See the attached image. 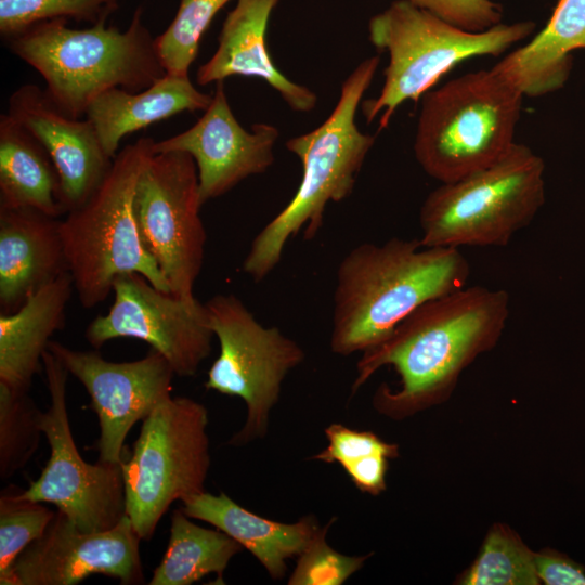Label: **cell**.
Returning <instances> with one entry per match:
<instances>
[{"instance_id":"29","label":"cell","mask_w":585,"mask_h":585,"mask_svg":"<svg viewBox=\"0 0 585 585\" xmlns=\"http://www.w3.org/2000/svg\"><path fill=\"white\" fill-rule=\"evenodd\" d=\"M119 0H0V35L6 41L31 26L52 20L92 25L106 21Z\"/></svg>"},{"instance_id":"20","label":"cell","mask_w":585,"mask_h":585,"mask_svg":"<svg viewBox=\"0 0 585 585\" xmlns=\"http://www.w3.org/2000/svg\"><path fill=\"white\" fill-rule=\"evenodd\" d=\"M182 510L191 519L205 521L221 530L249 550L273 580L287 572V560L299 557L321 525L308 515L294 523L271 520L242 507L224 492H202L182 500Z\"/></svg>"},{"instance_id":"8","label":"cell","mask_w":585,"mask_h":585,"mask_svg":"<svg viewBox=\"0 0 585 585\" xmlns=\"http://www.w3.org/2000/svg\"><path fill=\"white\" fill-rule=\"evenodd\" d=\"M545 162L514 143L497 161L459 180L441 183L419 210L427 247L506 246L545 203Z\"/></svg>"},{"instance_id":"33","label":"cell","mask_w":585,"mask_h":585,"mask_svg":"<svg viewBox=\"0 0 585 585\" xmlns=\"http://www.w3.org/2000/svg\"><path fill=\"white\" fill-rule=\"evenodd\" d=\"M469 31L486 30L503 18L500 4L492 0H407Z\"/></svg>"},{"instance_id":"30","label":"cell","mask_w":585,"mask_h":585,"mask_svg":"<svg viewBox=\"0 0 585 585\" xmlns=\"http://www.w3.org/2000/svg\"><path fill=\"white\" fill-rule=\"evenodd\" d=\"M55 512L40 502L22 499L13 487L0 495V578L20 554L43 535Z\"/></svg>"},{"instance_id":"34","label":"cell","mask_w":585,"mask_h":585,"mask_svg":"<svg viewBox=\"0 0 585 585\" xmlns=\"http://www.w3.org/2000/svg\"><path fill=\"white\" fill-rule=\"evenodd\" d=\"M537 576L546 585H585V568L566 554L545 547L535 555Z\"/></svg>"},{"instance_id":"4","label":"cell","mask_w":585,"mask_h":585,"mask_svg":"<svg viewBox=\"0 0 585 585\" xmlns=\"http://www.w3.org/2000/svg\"><path fill=\"white\" fill-rule=\"evenodd\" d=\"M379 63L377 55L361 62L342 82L327 119L286 142L288 151L301 161L302 178L291 200L257 234L243 261V271L255 283L276 268L290 237L303 230L304 239L311 240L323 225L327 204L339 203L352 193L376 140L358 128L355 117Z\"/></svg>"},{"instance_id":"13","label":"cell","mask_w":585,"mask_h":585,"mask_svg":"<svg viewBox=\"0 0 585 585\" xmlns=\"http://www.w3.org/2000/svg\"><path fill=\"white\" fill-rule=\"evenodd\" d=\"M113 294L109 311L86 329L93 348L116 338L140 339L157 350L177 376L196 375L214 336L205 303L162 291L138 273L118 276Z\"/></svg>"},{"instance_id":"9","label":"cell","mask_w":585,"mask_h":585,"mask_svg":"<svg viewBox=\"0 0 585 585\" xmlns=\"http://www.w3.org/2000/svg\"><path fill=\"white\" fill-rule=\"evenodd\" d=\"M208 411L169 396L144 420L131 456L122 459L126 515L141 540L153 537L176 500L204 491L210 468Z\"/></svg>"},{"instance_id":"7","label":"cell","mask_w":585,"mask_h":585,"mask_svg":"<svg viewBox=\"0 0 585 585\" xmlns=\"http://www.w3.org/2000/svg\"><path fill=\"white\" fill-rule=\"evenodd\" d=\"M534 29L535 23L523 21L469 31L407 0L393 1L368 22V39L389 63L379 95L362 103L366 121L379 117V129L387 128L403 102L421 99L460 62L498 56Z\"/></svg>"},{"instance_id":"10","label":"cell","mask_w":585,"mask_h":585,"mask_svg":"<svg viewBox=\"0 0 585 585\" xmlns=\"http://www.w3.org/2000/svg\"><path fill=\"white\" fill-rule=\"evenodd\" d=\"M205 304L220 346L205 388L245 402L246 420L229 441L244 445L266 435L283 381L304 361L306 352L277 327L260 324L233 294L216 295Z\"/></svg>"},{"instance_id":"14","label":"cell","mask_w":585,"mask_h":585,"mask_svg":"<svg viewBox=\"0 0 585 585\" xmlns=\"http://www.w3.org/2000/svg\"><path fill=\"white\" fill-rule=\"evenodd\" d=\"M86 388L99 419V459L117 464L123 459V444L134 424L144 420L171 396L176 375L155 349L135 361L113 362L98 351H80L51 340L48 346Z\"/></svg>"},{"instance_id":"27","label":"cell","mask_w":585,"mask_h":585,"mask_svg":"<svg viewBox=\"0 0 585 585\" xmlns=\"http://www.w3.org/2000/svg\"><path fill=\"white\" fill-rule=\"evenodd\" d=\"M41 412L28 392H14L0 384V478L25 468L43 434Z\"/></svg>"},{"instance_id":"28","label":"cell","mask_w":585,"mask_h":585,"mask_svg":"<svg viewBox=\"0 0 585 585\" xmlns=\"http://www.w3.org/2000/svg\"><path fill=\"white\" fill-rule=\"evenodd\" d=\"M231 0H181L167 29L156 37L166 74L188 75L199 42L217 13Z\"/></svg>"},{"instance_id":"35","label":"cell","mask_w":585,"mask_h":585,"mask_svg":"<svg viewBox=\"0 0 585 585\" xmlns=\"http://www.w3.org/2000/svg\"><path fill=\"white\" fill-rule=\"evenodd\" d=\"M389 459L385 455L374 454L348 461L341 467L355 487L363 493L377 496L387 489Z\"/></svg>"},{"instance_id":"2","label":"cell","mask_w":585,"mask_h":585,"mask_svg":"<svg viewBox=\"0 0 585 585\" xmlns=\"http://www.w3.org/2000/svg\"><path fill=\"white\" fill-rule=\"evenodd\" d=\"M469 275L456 248L398 237L353 247L336 273L332 351L348 356L374 348L425 302L467 286Z\"/></svg>"},{"instance_id":"12","label":"cell","mask_w":585,"mask_h":585,"mask_svg":"<svg viewBox=\"0 0 585 585\" xmlns=\"http://www.w3.org/2000/svg\"><path fill=\"white\" fill-rule=\"evenodd\" d=\"M197 166L184 152L154 153L136 185L134 211L142 243L173 295L193 299L207 233L199 216Z\"/></svg>"},{"instance_id":"11","label":"cell","mask_w":585,"mask_h":585,"mask_svg":"<svg viewBox=\"0 0 585 585\" xmlns=\"http://www.w3.org/2000/svg\"><path fill=\"white\" fill-rule=\"evenodd\" d=\"M42 364L50 405L41 412V428L50 445V457L41 474L17 496L50 503L83 532H101L117 525L126 516L121 463H87L75 443L66 404L69 375L49 350Z\"/></svg>"},{"instance_id":"26","label":"cell","mask_w":585,"mask_h":585,"mask_svg":"<svg viewBox=\"0 0 585 585\" xmlns=\"http://www.w3.org/2000/svg\"><path fill=\"white\" fill-rule=\"evenodd\" d=\"M535 555L505 523L487 531L478 556L455 580L459 585H540Z\"/></svg>"},{"instance_id":"18","label":"cell","mask_w":585,"mask_h":585,"mask_svg":"<svg viewBox=\"0 0 585 585\" xmlns=\"http://www.w3.org/2000/svg\"><path fill=\"white\" fill-rule=\"evenodd\" d=\"M278 1L237 0L223 22L216 52L197 69L198 84L207 86L232 76L255 77L276 90L292 110L314 109L316 94L280 72L268 50V25Z\"/></svg>"},{"instance_id":"16","label":"cell","mask_w":585,"mask_h":585,"mask_svg":"<svg viewBox=\"0 0 585 585\" xmlns=\"http://www.w3.org/2000/svg\"><path fill=\"white\" fill-rule=\"evenodd\" d=\"M278 135L275 126L263 122L247 131L233 114L223 81H219L203 116L187 130L155 141L154 153L176 151L193 157L204 205L246 178L265 172L274 162Z\"/></svg>"},{"instance_id":"17","label":"cell","mask_w":585,"mask_h":585,"mask_svg":"<svg viewBox=\"0 0 585 585\" xmlns=\"http://www.w3.org/2000/svg\"><path fill=\"white\" fill-rule=\"evenodd\" d=\"M8 114L29 130L51 157L60 178L64 213L82 206L114 160L103 148L91 121L65 114L35 83L22 84L12 92Z\"/></svg>"},{"instance_id":"23","label":"cell","mask_w":585,"mask_h":585,"mask_svg":"<svg viewBox=\"0 0 585 585\" xmlns=\"http://www.w3.org/2000/svg\"><path fill=\"white\" fill-rule=\"evenodd\" d=\"M578 49H585V0H558L546 26L493 67L524 96H542L564 86L572 68L571 54Z\"/></svg>"},{"instance_id":"19","label":"cell","mask_w":585,"mask_h":585,"mask_svg":"<svg viewBox=\"0 0 585 585\" xmlns=\"http://www.w3.org/2000/svg\"><path fill=\"white\" fill-rule=\"evenodd\" d=\"M68 272L61 220L30 208L0 207V309L12 313Z\"/></svg>"},{"instance_id":"3","label":"cell","mask_w":585,"mask_h":585,"mask_svg":"<svg viewBox=\"0 0 585 585\" xmlns=\"http://www.w3.org/2000/svg\"><path fill=\"white\" fill-rule=\"evenodd\" d=\"M138 6L125 30L106 21L76 29L67 20L38 23L6 41L9 50L35 68L46 92L65 114L86 116L90 104L113 88L141 91L166 75L156 38Z\"/></svg>"},{"instance_id":"6","label":"cell","mask_w":585,"mask_h":585,"mask_svg":"<svg viewBox=\"0 0 585 585\" xmlns=\"http://www.w3.org/2000/svg\"><path fill=\"white\" fill-rule=\"evenodd\" d=\"M523 98L495 67L429 90L421 96L413 143L417 162L441 183L494 164L515 143Z\"/></svg>"},{"instance_id":"21","label":"cell","mask_w":585,"mask_h":585,"mask_svg":"<svg viewBox=\"0 0 585 585\" xmlns=\"http://www.w3.org/2000/svg\"><path fill=\"white\" fill-rule=\"evenodd\" d=\"M73 289L67 272L30 295L16 311L0 314V384L14 392L29 391L43 367L50 338L65 325Z\"/></svg>"},{"instance_id":"31","label":"cell","mask_w":585,"mask_h":585,"mask_svg":"<svg viewBox=\"0 0 585 585\" xmlns=\"http://www.w3.org/2000/svg\"><path fill=\"white\" fill-rule=\"evenodd\" d=\"M330 519L298 557L288 585H341L359 571L372 554L349 556L335 550L326 541Z\"/></svg>"},{"instance_id":"25","label":"cell","mask_w":585,"mask_h":585,"mask_svg":"<svg viewBox=\"0 0 585 585\" xmlns=\"http://www.w3.org/2000/svg\"><path fill=\"white\" fill-rule=\"evenodd\" d=\"M180 509L171 515L165 555L150 585H191L211 573L223 583V573L243 546L219 529H206Z\"/></svg>"},{"instance_id":"32","label":"cell","mask_w":585,"mask_h":585,"mask_svg":"<svg viewBox=\"0 0 585 585\" xmlns=\"http://www.w3.org/2000/svg\"><path fill=\"white\" fill-rule=\"evenodd\" d=\"M328 445L312 459L340 466L364 456L380 454L390 459L399 457V445L388 443L373 431L350 429L341 424H330L325 428Z\"/></svg>"},{"instance_id":"1","label":"cell","mask_w":585,"mask_h":585,"mask_svg":"<svg viewBox=\"0 0 585 585\" xmlns=\"http://www.w3.org/2000/svg\"><path fill=\"white\" fill-rule=\"evenodd\" d=\"M509 306L506 290L482 286H465L425 302L386 340L362 353L352 394L390 365L399 385L377 388L373 406L379 414L401 420L445 402L463 370L499 341Z\"/></svg>"},{"instance_id":"5","label":"cell","mask_w":585,"mask_h":585,"mask_svg":"<svg viewBox=\"0 0 585 585\" xmlns=\"http://www.w3.org/2000/svg\"><path fill=\"white\" fill-rule=\"evenodd\" d=\"M154 143L152 138H140L126 145L89 199L61 220L68 272L84 309L105 301L114 281L128 273L141 274L156 288L171 292L142 243L134 211L138 181L154 154Z\"/></svg>"},{"instance_id":"22","label":"cell","mask_w":585,"mask_h":585,"mask_svg":"<svg viewBox=\"0 0 585 585\" xmlns=\"http://www.w3.org/2000/svg\"><path fill=\"white\" fill-rule=\"evenodd\" d=\"M211 100L212 94L197 90L188 75L166 74L141 91H105L90 104L84 117L107 155L115 158L126 135L182 112L205 110Z\"/></svg>"},{"instance_id":"15","label":"cell","mask_w":585,"mask_h":585,"mask_svg":"<svg viewBox=\"0 0 585 585\" xmlns=\"http://www.w3.org/2000/svg\"><path fill=\"white\" fill-rule=\"evenodd\" d=\"M140 536L126 515L114 528L83 532L57 510L41 537L15 559L0 585H76L92 574L121 585L145 581Z\"/></svg>"},{"instance_id":"24","label":"cell","mask_w":585,"mask_h":585,"mask_svg":"<svg viewBox=\"0 0 585 585\" xmlns=\"http://www.w3.org/2000/svg\"><path fill=\"white\" fill-rule=\"evenodd\" d=\"M0 207L30 208L54 218L64 214L51 157L8 113L0 116Z\"/></svg>"}]
</instances>
